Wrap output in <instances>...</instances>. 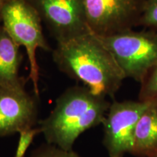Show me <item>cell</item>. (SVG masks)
Masks as SVG:
<instances>
[{"label": "cell", "mask_w": 157, "mask_h": 157, "mask_svg": "<svg viewBox=\"0 0 157 157\" xmlns=\"http://www.w3.org/2000/svg\"><path fill=\"white\" fill-rule=\"evenodd\" d=\"M52 58L62 72L98 95L113 98L126 78L111 52L91 31L57 43Z\"/></svg>", "instance_id": "cell-1"}, {"label": "cell", "mask_w": 157, "mask_h": 157, "mask_svg": "<svg viewBox=\"0 0 157 157\" xmlns=\"http://www.w3.org/2000/svg\"><path fill=\"white\" fill-rule=\"evenodd\" d=\"M86 87L68 88L59 96L56 106L39 128L49 144L72 150L82 133L103 124L111 103Z\"/></svg>", "instance_id": "cell-2"}, {"label": "cell", "mask_w": 157, "mask_h": 157, "mask_svg": "<svg viewBox=\"0 0 157 157\" xmlns=\"http://www.w3.org/2000/svg\"><path fill=\"white\" fill-rule=\"evenodd\" d=\"M42 19L36 9L27 0H7L2 11V25L13 40L25 50L29 63V78L34 93L39 96L38 50H50L43 34Z\"/></svg>", "instance_id": "cell-3"}, {"label": "cell", "mask_w": 157, "mask_h": 157, "mask_svg": "<svg viewBox=\"0 0 157 157\" xmlns=\"http://www.w3.org/2000/svg\"><path fill=\"white\" fill-rule=\"evenodd\" d=\"M126 78L137 82L157 62V32L144 29H133L109 36H99Z\"/></svg>", "instance_id": "cell-4"}, {"label": "cell", "mask_w": 157, "mask_h": 157, "mask_svg": "<svg viewBox=\"0 0 157 157\" xmlns=\"http://www.w3.org/2000/svg\"><path fill=\"white\" fill-rule=\"evenodd\" d=\"M90 30L109 36L138 26L145 0H82Z\"/></svg>", "instance_id": "cell-5"}, {"label": "cell", "mask_w": 157, "mask_h": 157, "mask_svg": "<svg viewBox=\"0 0 157 157\" xmlns=\"http://www.w3.org/2000/svg\"><path fill=\"white\" fill-rule=\"evenodd\" d=\"M151 101H113L104 119L103 145L109 157L130 154L135 129Z\"/></svg>", "instance_id": "cell-6"}, {"label": "cell", "mask_w": 157, "mask_h": 157, "mask_svg": "<svg viewBox=\"0 0 157 157\" xmlns=\"http://www.w3.org/2000/svg\"><path fill=\"white\" fill-rule=\"evenodd\" d=\"M31 3L57 43L91 31L82 0H34Z\"/></svg>", "instance_id": "cell-7"}, {"label": "cell", "mask_w": 157, "mask_h": 157, "mask_svg": "<svg viewBox=\"0 0 157 157\" xmlns=\"http://www.w3.org/2000/svg\"><path fill=\"white\" fill-rule=\"evenodd\" d=\"M36 116V101L24 85L0 86V137L31 128Z\"/></svg>", "instance_id": "cell-8"}, {"label": "cell", "mask_w": 157, "mask_h": 157, "mask_svg": "<svg viewBox=\"0 0 157 157\" xmlns=\"http://www.w3.org/2000/svg\"><path fill=\"white\" fill-rule=\"evenodd\" d=\"M157 151V101H151L135 127L130 154L148 157Z\"/></svg>", "instance_id": "cell-9"}, {"label": "cell", "mask_w": 157, "mask_h": 157, "mask_svg": "<svg viewBox=\"0 0 157 157\" xmlns=\"http://www.w3.org/2000/svg\"><path fill=\"white\" fill-rule=\"evenodd\" d=\"M20 47L10 36L0 23V86L13 87L24 85L19 76L22 61Z\"/></svg>", "instance_id": "cell-10"}, {"label": "cell", "mask_w": 157, "mask_h": 157, "mask_svg": "<svg viewBox=\"0 0 157 157\" xmlns=\"http://www.w3.org/2000/svg\"><path fill=\"white\" fill-rule=\"evenodd\" d=\"M139 100L141 101H157V62L140 82Z\"/></svg>", "instance_id": "cell-11"}, {"label": "cell", "mask_w": 157, "mask_h": 157, "mask_svg": "<svg viewBox=\"0 0 157 157\" xmlns=\"http://www.w3.org/2000/svg\"><path fill=\"white\" fill-rule=\"evenodd\" d=\"M139 25L157 32V0H145Z\"/></svg>", "instance_id": "cell-12"}, {"label": "cell", "mask_w": 157, "mask_h": 157, "mask_svg": "<svg viewBox=\"0 0 157 157\" xmlns=\"http://www.w3.org/2000/svg\"><path fill=\"white\" fill-rule=\"evenodd\" d=\"M39 133H42L40 128H29L19 132V140L14 157H24L34 137Z\"/></svg>", "instance_id": "cell-13"}, {"label": "cell", "mask_w": 157, "mask_h": 157, "mask_svg": "<svg viewBox=\"0 0 157 157\" xmlns=\"http://www.w3.org/2000/svg\"><path fill=\"white\" fill-rule=\"evenodd\" d=\"M30 157H81L73 150H64L56 146L50 145L38 149Z\"/></svg>", "instance_id": "cell-14"}, {"label": "cell", "mask_w": 157, "mask_h": 157, "mask_svg": "<svg viewBox=\"0 0 157 157\" xmlns=\"http://www.w3.org/2000/svg\"><path fill=\"white\" fill-rule=\"evenodd\" d=\"M7 0H0V23H1L2 21V8L5 5Z\"/></svg>", "instance_id": "cell-15"}, {"label": "cell", "mask_w": 157, "mask_h": 157, "mask_svg": "<svg viewBox=\"0 0 157 157\" xmlns=\"http://www.w3.org/2000/svg\"><path fill=\"white\" fill-rule=\"evenodd\" d=\"M148 157H157V151H156L154 153H153L151 155H150Z\"/></svg>", "instance_id": "cell-16"}, {"label": "cell", "mask_w": 157, "mask_h": 157, "mask_svg": "<svg viewBox=\"0 0 157 157\" xmlns=\"http://www.w3.org/2000/svg\"><path fill=\"white\" fill-rule=\"evenodd\" d=\"M27 1H29V2H32V1H34V0H27Z\"/></svg>", "instance_id": "cell-17"}]
</instances>
